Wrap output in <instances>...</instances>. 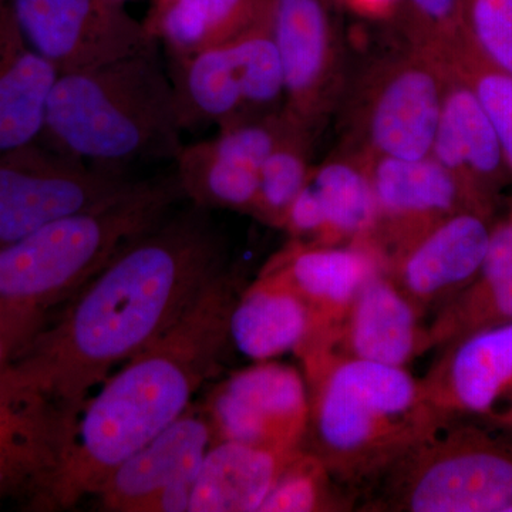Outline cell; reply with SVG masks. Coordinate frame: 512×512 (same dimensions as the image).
<instances>
[{"label":"cell","mask_w":512,"mask_h":512,"mask_svg":"<svg viewBox=\"0 0 512 512\" xmlns=\"http://www.w3.org/2000/svg\"><path fill=\"white\" fill-rule=\"evenodd\" d=\"M269 0H151L143 20L148 36L167 57L195 55L248 29Z\"/></svg>","instance_id":"24"},{"label":"cell","mask_w":512,"mask_h":512,"mask_svg":"<svg viewBox=\"0 0 512 512\" xmlns=\"http://www.w3.org/2000/svg\"><path fill=\"white\" fill-rule=\"evenodd\" d=\"M365 157L377 208L373 241L386 264L450 215L476 211L456 178L431 156Z\"/></svg>","instance_id":"16"},{"label":"cell","mask_w":512,"mask_h":512,"mask_svg":"<svg viewBox=\"0 0 512 512\" xmlns=\"http://www.w3.org/2000/svg\"><path fill=\"white\" fill-rule=\"evenodd\" d=\"M309 420L302 446L355 504L436 420L420 379L406 367L328 352L302 362Z\"/></svg>","instance_id":"4"},{"label":"cell","mask_w":512,"mask_h":512,"mask_svg":"<svg viewBox=\"0 0 512 512\" xmlns=\"http://www.w3.org/2000/svg\"><path fill=\"white\" fill-rule=\"evenodd\" d=\"M309 185L323 217L320 245L375 242L377 208L366 157L340 147L313 167Z\"/></svg>","instance_id":"25"},{"label":"cell","mask_w":512,"mask_h":512,"mask_svg":"<svg viewBox=\"0 0 512 512\" xmlns=\"http://www.w3.org/2000/svg\"><path fill=\"white\" fill-rule=\"evenodd\" d=\"M353 15L373 20V22H390L400 0H335Z\"/></svg>","instance_id":"33"},{"label":"cell","mask_w":512,"mask_h":512,"mask_svg":"<svg viewBox=\"0 0 512 512\" xmlns=\"http://www.w3.org/2000/svg\"><path fill=\"white\" fill-rule=\"evenodd\" d=\"M335 0H269L285 77V109L318 136L338 110L348 57L333 15Z\"/></svg>","instance_id":"11"},{"label":"cell","mask_w":512,"mask_h":512,"mask_svg":"<svg viewBox=\"0 0 512 512\" xmlns=\"http://www.w3.org/2000/svg\"><path fill=\"white\" fill-rule=\"evenodd\" d=\"M446 82L439 59L403 43L373 57L349 72L339 101L342 147L363 156H430Z\"/></svg>","instance_id":"7"},{"label":"cell","mask_w":512,"mask_h":512,"mask_svg":"<svg viewBox=\"0 0 512 512\" xmlns=\"http://www.w3.org/2000/svg\"><path fill=\"white\" fill-rule=\"evenodd\" d=\"M227 268L210 211L177 207L50 316L12 365L80 417L111 370L160 338Z\"/></svg>","instance_id":"1"},{"label":"cell","mask_w":512,"mask_h":512,"mask_svg":"<svg viewBox=\"0 0 512 512\" xmlns=\"http://www.w3.org/2000/svg\"><path fill=\"white\" fill-rule=\"evenodd\" d=\"M137 178L97 167L45 141L0 156V247L110 200Z\"/></svg>","instance_id":"10"},{"label":"cell","mask_w":512,"mask_h":512,"mask_svg":"<svg viewBox=\"0 0 512 512\" xmlns=\"http://www.w3.org/2000/svg\"><path fill=\"white\" fill-rule=\"evenodd\" d=\"M59 74L28 46L0 62V156L42 138Z\"/></svg>","instance_id":"26"},{"label":"cell","mask_w":512,"mask_h":512,"mask_svg":"<svg viewBox=\"0 0 512 512\" xmlns=\"http://www.w3.org/2000/svg\"><path fill=\"white\" fill-rule=\"evenodd\" d=\"M424 320L383 269L357 295L330 352L406 367L431 350Z\"/></svg>","instance_id":"20"},{"label":"cell","mask_w":512,"mask_h":512,"mask_svg":"<svg viewBox=\"0 0 512 512\" xmlns=\"http://www.w3.org/2000/svg\"><path fill=\"white\" fill-rule=\"evenodd\" d=\"M315 137L293 117L291 127L259 168L255 220L282 229L286 212L311 177Z\"/></svg>","instance_id":"28"},{"label":"cell","mask_w":512,"mask_h":512,"mask_svg":"<svg viewBox=\"0 0 512 512\" xmlns=\"http://www.w3.org/2000/svg\"><path fill=\"white\" fill-rule=\"evenodd\" d=\"M20 350V345L15 339L0 330V370L12 363Z\"/></svg>","instance_id":"34"},{"label":"cell","mask_w":512,"mask_h":512,"mask_svg":"<svg viewBox=\"0 0 512 512\" xmlns=\"http://www.w3.org/2000/svg\"><path fill=\"white\" fill-rule=\"evenodd\" d=\"M215 441L204 406L191 404L183 416L126 458L104 481L96 495L101 510L188 511L195 477Z\"/></svg>","instance_id":"13"},{"label":"cell","mask_w":512,"mask_h":512,"mask_svg":"<svg viewBox=\"0 0 512 512\" xmlns=\"http://www.w3.org/2000/svg\"><path fill=\"white\" fill-rule=\"evenodd\" d=\"M497 217L458 211L386 264L387 275L426 319L476 276Z\"/></svg>","instance_id":"19"},{"label":"cell","mask_w":512,"mask_h":512,"mask_svg":"<svg viewBox=\"0 0 512 512\" xmlns=\"http://www.w3.org/2000/svg\"><path fill=\"white\" fill-rule=\"evenodd\" d=\"M185 200L174 171L0 247V330L20 350L52 312Z\"/></svg>","instance_id":"3"},{"label":"cell","mask_w":512,"mask_h":512,"mask_svg":"<svg viewBox=\"0 0 512 512\" xmlns=\"http://www.w3.org/2000/svg\"><path fill=\"white\" fill-rule=\"evenodd\" d=\"M313 320L286 276L266 264L245 286L231 316V342L254 362L275 360L286 353L301 355L311 340Z\"/></svg>","instance_id":"21"},{"label":"cell","mask_w":512,"mask_h":512,"mask_svg":"<svg viewBox=\"0 0 512 512\" xmlns=\"http://www.w3.org/2000/svg\"><path fill=\"white\" fill-rule=\"evenodd\" d=\"M311 309V340L299 360L330 352L357 295L386 261L375 242L311 245L291 241L269 259Z\"/></svg>","instance_id":"15"},{"label":"cell","mask_w":512,"mask_h":512,"mask_svg":"<svg viewBox=\"0 0 512 512\" xmlns=\"http://www.w3.org/2000/svg\"><path fill=\"white\" fill-rule=\"evenodd\" d=\"M447 82L430 156L456 178L471 207L497 217L512 173L497 131L473 89L446 66Z\"/></svg>","instance_id":"18"},{"label":"cell","mask_w":512,"mask_h":512,"mask_svg":"<svg viewBox=\"0 0 512 512\" xmlns=\"http://www.w3.org/2000/svg\"><path fill=\"white\" fill-rule=\"evenodd\" d=\"M79 417L10 363L0 370V504L53 511Z\"/></svg>","instance_id":"9"},{"label":"cell","mask_w":512,"mask_h":512,"mask_svg":"<svg viewBox=\"0 0 512 512\" xmlns=\"http://www.w3.org/2000/svg\"><path fill=\"white\" fill-rule=\"evenodd\" d=\"M440 352L420 379L427 402L440 413L512 429V322L474 333Z\"/></svg>","instance_id":"17"},{"label":"cell","mask_w":512,"mask_h":512,"mask_svg":"<svg viewBox=\"0 0 512 512\" xmlns=\"http://www.w3.org/2000/svg\"><path fill=\"white\" fill-rule=\"evenodd\" d=\"M512 322V200L495 218L483 264L429 323L431 349Z\"/></svg>","instance_id":"22"},{"label":"cell","mask_w":512,"mask_h":512,"mask_svg":"<svg viewBox=\"0 0 512 512\" xmlns=\"http://www.w3.org/2000/svg\"><path fill=\"white\" fill-rule=\"evenodd\" d=\"M181 130L218 128L285 107V77L271 29L269 3L228 42L185 57H167Z\"/></svg>","instance_id":"8"},{"label":"cell","mask_w":512,"mask_h":512,"mask_svg":"<svg viewBox=\"0 0 512 512\" xmlns=\"http://www.w3.org/2000/svg\"><path fill=\"white\" fill-rule=\"evenodd\" d=\"M26 46L73 73L157 45L124 0H9Z\"/></svg>","instance_id":"12"},{"label":"cell","mask_w":512,"mask_h":512,"mask_svg":"<svg viewBox=\"0 0 512 512\" xmlns=\"http://www.w3.org/2000/svg\"><path fill=\"white\" fill-rule=\"evenodd\" d=\"M463 19L478 50L512 77V0H463Z\"/></svg>","instance_id":"31"},{"label":"cell","mask_w":512,"mask_h":512,"mask_svg":"<svg viewBox=\"0 0 512 512\" xmlns=\"http://www.w3.org/2000/svg\"><path fill=\"white\" fill-rule=\"evenodd\" d=\"M247 285L228 266L170 329L104 380L80 413L53 511L97 495L116 467L187 412L232 348L231 316Z\"/></svg>","instance_id":"2"},{"label":"cell","mask_w":512,"mask_h":512,"mask_svg":"<svg viewBox=\"0 0 512 512\" xmlns=\"http://www.w3.org/2000/svg\"><path fill=\"white\" fill-rule=\"evenodd\" d=\"M204 409L217 441L292 450L302 446L308 429V382L286 363L255 362L217 384Z\"/></svg>","instance_id":"14"},{"label":"cell","mask_w":512,"mask_h":512,"mask_svg":"<svg viewBox=\"0 0 512 512\" xmlns=\"http://www.w3.org/2000/svg\"><path fill=\"white\" fill-rule=\"evenodd\" d=\"M25 46L9 0H0V62Z\"/></svg>","instance_id":"32"},{"label":"cell","mask_w":512,"mask_h":512,"mask_svg":"<svg viewBox=\"0 0 512 512\" xmlns=\"http://www.w3.org/2000/svg\"><path fill=\"white\" fill-rule=\"evenodd\" d=\"M355 510L328 468L301 446L289 458L284 471L259 512H335Z\"/></svg>","instance_id":"29"},{"label":"cell","mask_w":512,"mask_h":512,"mask_svg":"<svg viewBox=\"0 0 512 512\" xmlns=\"http://www.w3.org/2000/svg\"><path fill=\"white\" fill-rule=\"evenodd\" d=\"M173 84L153 45L123 59L57 77L40 140L97 167L126 171L171 160L184 146Z\"/></svg>","instance_id":"5"},{"label":"cell","mask_w":512,"mask_h":512,"mask_svg":"<svg viewBox=\"0 0 512 512\" xmlns=\"http://www.w3.org/2000/svg\"><path fill=\"white\" fill-rule=\"evenodd\" d=\"M389 23L399 43L440 59L463 35V0H400Z\"/></svg>","instance_id":"30"},{"label":"cell","mask_w":512,"mask_h":512,"mask_svg":"<svg viewBox=\"0 0 512 512\" xmlns=\"http://www.w3.org/2000/svg\"><path fill=\"white\" fill-rule=\"evenodd\" d=\"M298 448L215 441L195 477L188 511L259 512Z\"/></svg>","instance_id":"23"},{"label":"cell","mask_w":512,"mask_h":512,"mask_svg":"<svg viewBox=\"0 0 512 512\" xmlns=\"http://www.w3.org/2000/svg\"><path fill=\"white\" fill-rule=\"evenodd\" d=\"M372 512H512V430L437 414L356 505Z\"/></svg>","instance_id":"6"},{"label":"cell","mask_w":512,"mask_h":512,"mask_svg":"<svg viewBox=\"0 0 512 512\" xmlns=\"http://www.w3.org/2000/svg\"><path fill=\"white\" fill-rule=\"evenodd\" d=\"M174 174L185 200L202 210H227L255 217L258 171L218 154L208 140L184 144Z\"/></svg>","instance_id":"27"}]
</instances>
